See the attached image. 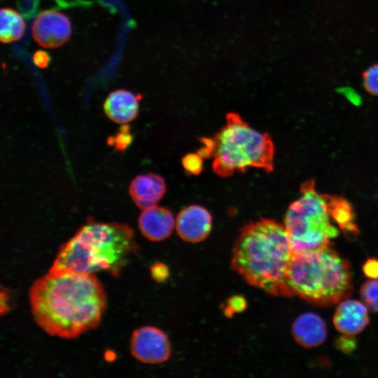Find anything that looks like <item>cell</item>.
<instances>
[{"label":"cell","mask_w":378,"mask_h":378,"mask_svg":"<svg viewBox=\"0 0 378 378\" xmlns=\"http://www.w3.org/2000/svg\"><path fill=\"white\" fill-rule=\"evenodd\" d=\"M29 297L36 323L65 339L96 328L106 305L105 290L93 274L49 272L33 283Z\"/></svg>","instance_id":"obj_1"},{"label":"cell","mask_w":378,"mask_h":378,"mask_svg":"<svg viewBox=\"0 0 378 378\" xmlns=\"http://www.w3.org/2000/svg\"><path fill=\"white\" fill-rule=\"evenodd\" d=\"M292 256L285 226L261 218L241 228L231 266L251 286L275 296L291 297L286 280Z\"/></svg>","instance_id":"obj_2"},{"label":"cell","mask_w":378,"mask_h":378,"mask_svg":"<svg viewBox=\"0 0 378 378\" xmlns=\"http://www.w3.org/2000/svg\"><path fill=\"white\" fill-rule=\"evenodd\" d=\"M138 249L130 226L90 222L60 246L49 272L93 274L104 271L117 277Z\"/></svg>","instance_id":"obj_3"},{"label":"cell","mask_w":378,"mask_h":378,"mask_svg":"<svg viewBox=\"0 0 378 378\" xmlns=\"http://www.w3.org/2000/svg\"><path fill=\"white\" fill-rule=\"evenodd\" d=\"M286 282L291 297L319 306L347 299L353 288L348 261L330 246L293 254Z\"/></svg>","instance_id":"obj_4"},{"label":"cell","mask_w":378,"mask_h":378,"mask_svg":"<svg viewBox=\"0 0 378 378\" xmlns=\"http://www.w3.org/2000/svg\"><path fill=\"white\" fill-rule=\"evenodd\" d=\"M202 141L204 146L197 153L203 158H213L212 169L219 176L229 177L249 167L274 170L270 135L255 130L236 113L227 114L225 125L214 137Z\"/></svg>","instance_id":"obj_5"},{"label":"cell","mask_w":378,"mask_h":378,"mask_svg":"<svg viewBox=\"0 0 378 378\" xmlns=\"http://www.w3.org/2000/svg\"><path fill=\"white\" fill-rule=\"evenodd\" d=\"M301 197L289 206L284 218L293 254L330 246L340 234L329 209L327 195L316 192L313 181L304 182Z\"/></svg>","instance_id":"obj_6"},{"label":"cell","mask_w":378,"mask_h":378,"mask_svg":"<svg viewBox=\"0 0 378 378\" xmlns=\"http://www.w3.org/2000/svg\"><path fill=\"white\" fill-rule=\"evenodd\" d=\"M131 353L138 360L157 364L168 360L171 346L167 335L154 327L136 330L132 336Z\"/></svg>","instance_id":"obj_7"},{"label":"cell","mask_w":378,"mask_h":378,"mask_svg":"<svg viewBox=\"0 0 378 378\" xmlns=\"http://www.w3.org/2000/svg\"><path fill=\"white\" fill-rule=\"evenodd\" d=\"M71 23L64 14L57 10L39 13L33 22V38L41 46L56 48L65 43L71 34Z\"/></svg>","instance_id":"obj_8"},{"label":"cell","mask_w":378,"mask_h":378,"mask_svg":"<svg viewBox=\"0 0 378 378\" xmlns=\"http://www.w3.org/2000/svg\"><path fill=\"white\" fill-rule=\"evenodd\" d=\"M211 227V215L199 205H190L182 209L176 220L178 234L188 242L203 241L210 233Z\"/></svg>","instance_id":"obj_9"},{"label":"cell","mask_w":378,"mask_h":378,"mask_svg":"<svg viewBox=\"0 0 378 378\" xmlns=\"http://www.w3.org/2000/svg\"><path fill=\"white\" fill-rule=\"evenodd\" d=\"M332 321L342 334H358L370 322L368 309L363 302L345 299L339 302Z\"/></svg>","instance_id":"obj_10"},{"label":"cell","mask_w":378,"mask_h":378,"mask_svg":"<svg viewBox=\"0 0 378 378\" xmlns=\"http://www.w3.org/2000/svg\"><path fill=\"white\" fill-rule=\"evenodd\" d=\"M138 225L141 232L146 239L159 241L170 236L175 220L169 209L155 205L141 213Z\"/></svg>","instance_id":"obj_11"},{"label":"cell","mask_w":378,"mask_h":378,"mask_svg":"<svg viewBox=\"0 0 378 378\" xmlns=\"http://www.w3.org/2000/svg\"><path fill=\"white\" fill-rule=\"evenodd\" d=\"M129 192L135 204L146 209L155 206L162 198L166 192V184L158 174H141L132 181Z\"/></svg>","instance_id":"obj_12"},{"label":"cell","mask_w":378,"mask_h":378,"mask_svg":"<svg viewBox=\"0 0 378 378\" xmlns=\"http://www.w3.org/2000/svg\"><path fill=\"white\" fill-rule=\"evenodd\" d=\"M296 342L304 348L321 345L327 337V326L321 316L312 312L299 316L292 326Z\"/></svg>","instance_id":"obj_13"},{"label":"cell","mask_w":378,"mask_h":378,"mask_svg":"<svg viewBox=\"0 0 378 378\" xmlns=\"http://www.w3.org/2000/svg\"><path fill=\"white\" fill-rule=\"evenodd\" d=\"M104 111L108 118L115 122H129L137 115L138 97L130 91L116 90L111 92L105 99Z\"/></svg>","instance_id":"obj_14"},{"label":"cell","mask_w":378,"mask_h":378,"mask_svg":"<svg viewBox=\"0 0 378 378\" xmlns=\"http://www.w3.org/2000/svg\"><path fill=\"white\" fill-rule=\"evenodd\" d=\"M327 197L330 212L334 222L344 233L356 234L358 230L355 223L351 205L341 197L328 195Z\"/></svg>","instance_id":"obj_15"},{"label":"cell","mask_w":378,"mask_h":378,"mask_svg":"<svg viewBox=\"0 0 378 378\" xmlns=\"http://www.w3.org/2000/svg\"><path fill=\"white\" fill-rule=\"evenodd\" d=\"M0 40L8 43L20 39L25 30V22L22 15L16 10L3 8L0 13Z\"/></svg>","instance_id":"obj_16"},{"label":"cell","mask_w":378,"mask_h":378,"mask_svg":"<svg viewBox=\"0 0 378 378\" xmlns=\"http://www.w3.org/2000/svg\"><path fill=\"white\" fill-rule=\"evenodd\" d=\"M360 296L368 310L372 313L378 312V279H370L363 283Z\"/></svg>","instance_id":"obj_17"},{"label":"cell","mask_w":378,"mask_h":378,"mask_svg":"<svg viewBox=\"0 0 378 378\" xmlns=\"http://www.w3.org/2000/svg\"><path fill=\"white\" fill-rule=\"evenodd\" d=\"M362 80L365 90L370 94L378 97V63L369 66L363 72Z\"/></svg>","instance_id":"obj_18"},{"label":"cell","mask_w":378,"mask_h":378,"mask_svg":"<svg viewBox=\"0 0 378 378\" xmlns=\"http://www.w3.org/2000/svg\"><path fill=\"white\" fill-rule=\"evenodd\" d=\"M184 169L192 174H199L202 171L203 158L197 153L186 155L182 160Z\"/></svg>","instance_id":"obj_19"},{"label":"cell","mask_w":378,"mask_h":378,"mask_svg":"<svg viewBox=\"0 0 378 378\" xmlns=\"http://www.w3.org/2000/svg\"><path fill=\"white\" fill-rule=\"evenodd\" d=\"M132 136L130 134L129 127L125 125L116 135L111 138V143L118 150H123L132 142Z\"/></svg>","instance_id":"obj_20"},{"label":"cell","mask_w":378,"mask_h":378,"mask_svg":"<svg viewBox=\"0 0 378 378\" xmlns=\"http://www.w3.org/2000/svg\"><path fill=\"white\" fill-rule=\"evenodd\" d=\"M335 345L340 351L350 353L355 349L356 341L353 335L343 334L336 340Z\"/></svg>","instance_id":"obj_21"},{"label":"cell","mask_w":378,"mask_h":378,"mask_svg":"<svg viewBox=\"0 0 378 378\" xmlns=\"http://www.w3.org/2000/svg\"><path fill=\"white\" fill-rule=\"evenodd\" d=\"M246 307V302L244 298L241 296H233L229 299L225 312L227 313L228 316H231L234 312H240L244 310Z\"/></svg>","instance_id":"obj_22"},{"label":"cell","mask_w":378,"mask_h":378,"mask_svg":"<svg viewBox=\"0 0 378 378\" xmlns=\"http://www.w3.org/2000/svg\"><path fill=\"white\" fill-rule=\"evenodd\" d=\"M152 277L158 282L164 281L169 275L168 268L160 262H156L150 268Z\"/></svg>","instance_id":"obj_23"},{"label":"cell","mask_w":378,"mask_h":378,"mask_svg":"<svg viewBox=\"0 0 378 378\" xmlns=\"http://www.w3.org/2000/svg\"><path fill=\"white\" fill-rule=\"evenodd\" d=\"M365 275L370 279H378V260L370 258L363 267Z\"/></svg>","instance_id":"obj_24"},{"label":"cell","mask_w":378,"mask_h":378,"mask_svg":"<svg viewBox=\"0 0 378 378\" xmlns=\"http://www.w3.org/2000/svg\"><path fill=\"white\" fill-rule=\"evenodd\" d=\"M50 62V57L49 54L44 50H37L33 55V62L39 68H46L49 65Z\"/></svg>","instance_id":"obj_25"},{"label":"cell","mask_w":378,"mask_h":378,"mask_svg":"<svg viewBox=\"0 0 378 378\" xmlns=\"http://www.w3.org/2000/svg\"><path fill=\"white\" fill-rule=\"evenodd\" d=\"M8 297L6 293H4L3 289L1 292V312L3 314L4 312H7L8 309Z\"/></svg>","instance_id":"obj_26"}]
</instances>
